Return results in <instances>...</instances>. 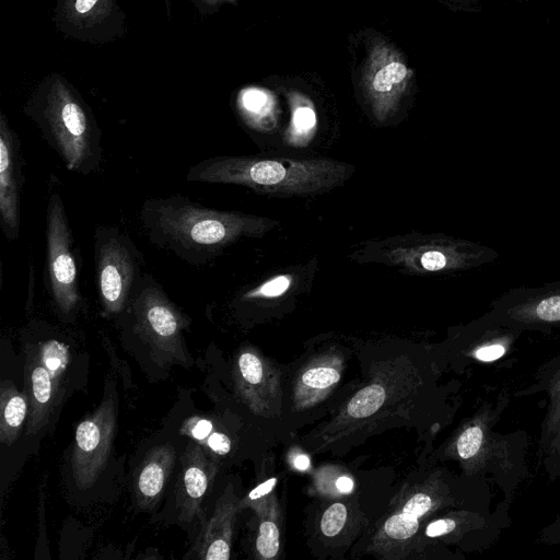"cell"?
I'll list each match as a JSON object with an SVG mask.
<instances>
[{
  "label": "cell",
  "instance_id": "obj_36",
  "mask_svg": "<svg viewBox=\"0 0 560 560\" xmlns=\"http://www.w3.org/2000/svg\"><path fill=\"white\" fill-rule=\"evenodd\" d=\"M520 1H525L526 2V1H529V0H520Z\"/></svg>",
  "mask_w": 560,
  "mask_h": 560
},
{
  "label": "cell",
  "instance_id": "obj_23",
  "mask_svg": "<svg viewBox=\"0 0 560 560\" xmlns=\"http://www.w3.org/2000/svg\"><path fill=\"white\" fill-rule=\"evenodd\" d=\"M420 525V518L399 511L389 515L383 524L384 537L395 541H407L413 537Z\"/></svg>",
  "mask_w": 560,
  "mask_h": 560
},
{
  "label": "cell",
  "instance_id": "obj_18",
  "mask_svg": "<svg viewBox=\"0 0 560 560\" xmlns=\"http://www.w3.org/2000/svg\"><path fill=\"white\" fill-rule=\"evenodd\" d=\"M342 369V360L336 354H326L310 362L295 382V408L306 409L322 401L339 382Z\"/></svg>",
  "mask_w": 560,
  "mask_h": 560
},
{
  "label": "cell",
  "instance_id": "obj_6",
  "mask_svg": "<svg viewBox=\"0 0 560 560\" xmlns=\"http://www.w3.org/2000/svg\"><path fill=\"white\" fill-rule=\"evenodd\" d=\"M46 288L57 308L70 316L82 304L80 266L63 199L50 194L46 208Z\"/></svg>",
  "mask_w": 560,
  "mask_h": 560
},
{
  "label": "cell",
  "instance_id": "obj_8",
  "mask_svg": "<svg viewBox=\"0 0 560 560\" xmlns=\"http://www.w3.org/2000/svg\"><path fill=\"white\" fill-rule=\"evenodd\" d=\"M498 256L491 247L445 235L400 242L384 255L394 265L420 272L468 270L492 262Z\"/></svg>",
  "mask_w": 560,
  "mask_h": 560
},
{
  "label": "cell",
  "instance_id": "obj_35",
  "mask_svg": "<svg viewBox=\"0 0 560 560\" xmlns=\"http://www.w3.org/2000/svg\"><path fill=\"white\" fill-rule=\"evenodd\" d=\"M292 465L295 469H298L300 471H304L310 468L311 459L306 454L299 453L293 456Z\"/></svg>",
  "mask_w": 560,
  "mask_h": 560
},
{
  "label": "cell",
  "instance_id": "obj_5",
  "mask_svg": "<svg viewBox=\"0 0 560 560\" xmlns=\"http://www.w3.org/2000/svg\"><path fill=\"white\" fill-rule=\"evenodd\" d=\"M93 247L95 289L102 313L120 315L144 273L143 254L126 232L112 225L95 229Z\"/></svg>",
  "mask_w": 560,
  "mask_h": 560
},
{
  "label": "cell",
  "instance_id": "obj_11",
  "mask_svg": "<svg viewBox=\"0 0 560 560\" xmlns=\"http://www.w3.org/2000/svg\"><path fill=\"white\" fill-rule=\"evenodd\" d=\"M52 21L65 36L90 44H106L126 33L117 0H57Z\"/></svg>",
  "mask_w": 560,
  "mask_h": 560
},
{
  "label": "cell",
  "instance_id": "obj_4",
  "mask_svg": "<svg viewBox=\"0 0 560 560\" xmlns=\"http://www.w3.org/2000/svg\"><path fill=\"white\" fill-rule=\"evenodd\" d=\"M505 405V404H504ZM487 404L457 431L451 444V455L462 464L469 476L491 475L500 485L509 502L526 476L524 468L525 444L516 446V438L494 431L499 413L504 407Z\"/></svg>",
  "mask_w": 560,
  "mask_h": 560
},
{
  "label": "cell",
  "instance_id": "obj_2",
  "mask_svg": "<svg viewBox=\"0 0 560 560\" xmlns=\"http://www.w3.org/2000/svg\"><path fill=\"white\" fill-rule=\"evenodd\" d=\"M23 113L68 171L81 175L97 172L103 160L102 130L88 103L63 75L55 72L45 77Z\"/></svg>",
  "mask_w": 560,
  "mask_h": 560
},
{
  "label": "cell",
  "instance_id": "obj_33",
  "mask_svg": "<svg viewBox=\"0 0 560 560\" xmlns=\"http://www.w3.org/2000/svg\"><path fill=\"white\" fill-rule=\"evenodd\" d=\"M538 540L546 545L560 544V515H558L551 523H549L539 533Z\"/></svg>",
  "mask_w": 560,
  "mask_h": 560
},
{
  "label": "cell",
  "instance_id": "obj_27",
  "mask_svg": "<svg viewBox=\"0 0 560 560\" xmlns=\"http://www.w3.org/2000/svg\"><path fill=\"white\" fill-rule=\"evenodd\" d=\"M292 282V278L289 276L280 275L278 277L271 278L255 289L246 292L243 298L245 300L248 299H257V298H276L288 291Z\"/></svg>",
  "mask_w": 560,
  "mask_h": 560
},
{
  "label": "cell",
  "instance_id": "obj_1",
  "mask_svg": "<svg viewBox=\"0 0 560 560\" xmlns=\"http://www.w3.org/2000/svg\"><path fill=\"white\" fill-rule=\"evenodd\" d=\"M139 218L151 244L195 267L210 262L241 237L261 236L277 223L208 208L182 195L145 199Z\"/></svg>",
  "mask_w": 560,
  "mask_h": 560
},
{
  "label": "cell",
  "instance_id": "obj_25",
  "mask_svg": "<svg viewBox=\"0 0 560 560\" xmlns=\"http://www.w3.org/2000/svg\"><path fill=\"white\" fill-rule=\"evenodd\" d=\"M348 509L341 502L329 505L320 518V530L327 537L338 535L346 525Z\"/></svg>",
  "mask_w": 560,
  "mask_h": 560
},
{
  "label": "cell",
  "instance_id": "obj_14",
  "mask_svg": "<svg viewBox=\"0 0 560 560\" xmlns=\"http://www.w3.org/2000/svg\"><path fill=\"white\" fill-rule=\"evenodd\" d=\"M180 475L176 491L178 518L191 522L201 512V503L218 471L214 459L207 456L202 445L190 441L180 457Z\"/></svg>",
  "mask_w": 560,
  "mask_h": 560
},
{
  "label": "cell",
  "instance_id": "obj_19",
  "mask_svg": "<svg viewBox=\"0 0 560 560\" xmlns=\"http://www.w3.org/2000/svg\"><path fill=\"white\" fill-rule=\"evenodd\" d=\"M175 460L172 444H163L148 452L135 478V495L140 508H152L161 498Z\"/></svg>",
  "mask_w": 560,
  "mask_h": 560
},
{
  "label": "cell",
  "instance_id": "obj_17",
  "mask_svg": "<svg viewBox=\"0 0 560 560\" xmlns=\"http://www.w3.org/2000/svg\"><path fill=\"white\" fill-rule=\"evenodd\" d=\"M544 392L548 398L547 410L540 427L538 456L548 451L560 435V354L545 362L537 370L534 381L518 396L535 395Z\"/></svg>",
  "mask_w": 560,
  "mask_h": 560
},
{
  "label": "cell",
  "instance_id": "obj_32",
  "mask_svg": "<svg viewBox=\"0 0 560 560\" xmlns=\"http://www.w3.org/2000/svg\"><path fill=\"white\" fill-rule=\"evenodd\" d=\"M267 103V96L258 90H248L242 95V104L248 112H260Z\"/></svg>",
  "mask_w": 560,
  "mask_h": 560
},
{
  "label": "cell",
  "instance_id": "obj_21",
  "mask_svg": "<svg viewBox=\"0 0 560 560\" xmlns=\"http://www.w3.org/2000/svg\"><path fill=\"white\" fill-rule=\"evenodd\" d=\"M279 506L277 498L259 517L258 533L255 541L257 556L261 559H273L280 549V526L278 522Z\"/></svg>",
  "mask_w": 560,
  "mask_h": 560
},
{
  "label": "cell",
  "instance_id": "obj_15",
  "mask_svg": "<svg viewBox=\"0 0 560 560\" xmlns=\"http://www.w3.org/2000/svg\"><path fill=\"white\" fill-rule=\"evenodd\" d=\"M240 509H242L241 501L234 494L230 483L218 499L212 516L202 528L190 552L203 560L230 559L234 523Z\"/></svg>",
  "mask_w": 560,
  "mask_h": 560
},
{
  "label": "cell",
  "instance_id": "obj_30",
  "mask_svg": "<svg viewBox=\"0 0 560 560\" xmlns=\"http://www.w3.org/2000/svg\"><path fill=\"white\" fill-rule=\"evenodd\" d=\"M294 136H306L316 124V116L310 107H300L295 110L294 117Z\"/></svg>",
  "mask_w": 560,
  "mask_h": 560
},
{
  "label": "cell",
  "instance_id": "obj_26",
  "mask_svg": "<svg viewBox=\"0 0 560 560\" xmlns=\"http://www.w3.org/2000/svg\"><path fill=\"white\" fill-rule=\"evenodd\" d=\"M407 75V68L400 62H390L375 74L372 86L376 92H389L394 84L401 82Z\"/></svg>",
  "mask_w": 560,
  "mask_h": 560
},
{
  "label": "cell",
  "instance_id": "obj_24",
  "mask_svg": "<svg viewBox=\"0 0 560 560\" xmlns=\"http://www.w3.org/2000/svg\"><path fill=\"white\" fill-rule=\"evenodd\" d=\"M276 485V477L265 480L255 487L246 498L241 501V508L248 506L256 512L258 517H260L267 511L271 502L277 498L273 493Z\"/></svg>",
  "mask_w": 560,
  "mask_h": 560
},
{
  "label": "cell",
  "instance_id": "obj_22",
  "mask_svg": "<svg viewBox=\"0 0 560 560\" xmlns=\"http://www.w3.org/2000/svg\"><path fill=\"white\" fill-rule=\"evenodd\" d=\"M386 399L385 387L374 383L359 390L349 401L346 415L352 419H364L376 412Z\"/></svg>",
  "mask_w": 560,
  "mask_h": 560
},
{
  "label": "cell",
  "instance_id": "obj_16",
  "mask_svg": "<svg viewBox=\"0 0 560 560\" xmlns=\"http://www.w3.org/2000/svg\"><path fill=\"white\" fill-rule=\"evenodd\" d=\"M43 360L39 351L25 364V394L28 399L26 435L37 433L47 422L57 389V374Z\"/></svg>",
  "mask_w": 560,
  "mask_h": 560
},
{
  "label": "cell",
  "instance_id": "obj_3",
  "mask_svg": "<svg viewBox=\"0 0 560 560\" xmlns=\"http://www.w3.org/2000/svg\"><path fill=\"white\" fill-rule=\"evenodd\" d=\"M352 171L349 164L325 158L220 155L190 166L186 179L238 185L259 192L305 197L342 185Z\"/></svg>",
  "mask_w": 560,
  "mask_h": 560
},
{
  "label": "cell",
  "instance_id": "obj_29",
  "mask_svg": "<svg viewBox=\"0 0 560 560\" xmlns=\"http://www.w3.org/2000/svg\"><path fill=\"white\" fill-rule=\"evenodd\" d=\"M182 431L189 435L194 441L202 445V443L214 430L210 420L206 418L194 417L185 422Z\"/></svg>",
  "mask_w": 560,
  "mask_h": 560
},
{
  "label": "cell",
  "instance_id": "obj_12",
  "mask_svg": "<svg viewBox=\"0 0 560 560\" xmlns=\"http://www.w3.org/2000/svg\"><path fill=\"white\" fill-rule=\"evenodd\" d=\"M21 141L7 116L0 114V223L7 241H16L21 224L23 175Z\"/></svg>",
  "mask_w": 560,
  "mask_h": 560
},
{
  "label": "cell",
  "instance_id": "obj_31",
  "mask_svg": "<svg viewBox=\"0 0 560 560\" xmlns=\"http://www.w3.org/2000/svg\"><path fill=\"white\" fill-rule=\"evenodd\" d=\"M202 446H207L217 455H226L231 451L232 443L226 434L213 431L202 443Z\"/></svg>",
  "mask_w": 560,
  "mask_h": 560
},
{
  "label": "cell",
  "instance_id": "obj_9",
  "mask_svg": "<svg viewBox=\"0 0 560 560\" xmlns=\"http://www.w3.org/2000/svg\"><path fill=\"white\" fill-rule=\"evenodd\" d=\"M483 316L503 327L549 334L560 327V280L511 289L492 301Z\"/></svg>",
  "mask_w": 560,
  "mask_h": 560
},
{
  "label": "cell",
  "instance_id": "obj_13",
  "mask_svg": "<svg viewBox=\"0 0 560 560\" xmlns=\"http://www.w3.org/2000/svg\"><path fill=\"white\" fill-rule=\"evenodd\" d=\"M235 388L257 415L279 411L280 384L276 369L253 349L242 350L234 368Z\"/></svg>",
  "mask_w": 560,
  "mask_h": 560
},
{
  "label": "cell",
  "instance_id": "obj_20",
  "mask_svg": "<svg viewBox=\"0 0 560 560\" xmlns=\"http://www.w3.org/2000/svg\"><path fill=\"white\" fill-rule=\"evenodd\" d=\"M28 417V399L9 381H2L0 386V441L12 445Z\"/></svg>",
  "mask_w": 560,
  "mask_h": 560
},
{
  "label": "cell",
  "instance_id": "obj_7",
  "mask_svg": "<svg viewBox=\"0 0 560 560\" xmlns=\"http://www.w3.org/2000/svg\"><path fill=\"white\" fill-rule=\"evenodd\" d=\"M124 313L131 318L133 331L153 348L170 354L182 351L189 318L152 275L141 276Z\"/></svg>",
  "mask_w": 560,
  "mask_h": 560
},
{
  "label": "cell",
  "instance_id": "obj_34",
  "mask_svg": "<svg viewBox=\"0 0 560 560\" xmlns=\"http://www.w3.org/2000/svg\"><path fill=\"white\" fill-rule=\"evenodd\" d=\"M335 486L338 492L348 494L352 492L354 488V481L350 476L342 475L337 478Z\"/></svg>",
  "mask_w": 560,
  "mask_h": 560
},
{
  "label": "cell",
  "instance_id": "obj_10",
  "mask_svg": "<svg viewBox=\"0 0 560 560\" xmlns=\"http://www.w3.org/2000/svg\"><path fill=\"white\" fill-rule=\"evenodd\" d=\"M116 430V408L110 397L77 427L71 454L72 475L80 490L90 489L104 470Z\"/></svg>",
  "mask_w": 560,
  "mask_h": 560
},
{
  "label": "cell",
  "instance_id": "obj_28",
  "mask_svg": "<svg viewBox=\"0 0 560 560\" xmlns=\"http://www.w3.org/2000/svg\"><path fill=\"white\" fill-rule=\"evenodd\" d=\"M539 464L549 480L560 478V435L550 445L548 451L539 458Z\"/></svg>",
  "mask_w": 560,
  "mask_h": 560
}]
</instances>
